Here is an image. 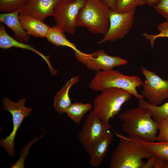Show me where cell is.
<instances>
[{"mask_svg": "<svg viewBox=\"0 0 168 168\" xmlns=\"http://www.w3.org/2000/svg\"><path fill=\"white\" fill-rule=\"evenodd\" d=\"M123 121V130L129 137H136L149 142L156 141L158 123L153 119L150 111L139 106L128 109L119 115Z\"/></svg>", "mask_w": 168, "mask_h": 168, "instance_id": "cell-1", "label": "cell"}, {"mask_svg": "<svg viewBox=\"0 0 168 168\" xmlns=\"http://www.w3.org/2000/svg\"><path fill=\"white\" fill-rule=\"evenodd\" d=\"M115 134L119 142L112 153L109 168H142V159L154 155L122 133Z\"/></svg>", "mask_w": 168, "mask_h": 168, "instance_id": "cell-2", "label": "cell"}, {"mask_svg": "<svg viewBox=\"0 0 168 168\" xmlns=\"http://www.w3.org/2000/svg\"><path fill=\"white\" fill-rule=\"evenodd\" d=\"M143 83L141 79L137 75L127 76L118 70L112 69L97 72L89 87L93 90L100 91L111 87L122 89L138 100L144 98L137 90Z\"/></svg>", "mask_w": 168, "mask_h": 168, "instance_id": "cell-3", "label": "cell"}, {"mask_svg": "<svg viewBox=\"0 0 168 168\" xmlns=\"http://www.w3.org/2000/svg\"><path fill=\"white\" fill-rule=\"evenodd\" d=\"M110 10L100 0H86L78 16L77 27H84L94 34L104 35L109 27Z\"/></svg>", "mask_w": 168, "mask_h": 168, "instance_id": "cell-4", "label": "cell"}, {"mask_svg": "<svg viewBox=\"0 0 168 168\" xmlns=\"http://www.w3.org/2000/svg\"><path fill=\"white\" fill-rule=\"evenodd\" d=\"M94 99L93 111L101 119L105 122L119 113L122 105L128 101L132 95L121 88H106Z\"/></svg>", "mask_w": 168, "mask_h": 168, "instance_id": "cell-5", "label": "cell"}, {"mask_svg": "<svg viewBox=\"0 0 168 168\" xmlns=\"http://www.w3.org/2000/svg\"><path fill=\"white\" fill-rule=\"evenodd\" d=\"M2 101L3 109L9 112L12 116L13 128L8 136L0 139V145L9 156L13 157L14 156V140L17 131L24 119L30 116L32 109L25 106L26 100L24 98L20 99L15 102L5 97Z\"/></svg>", "mask_w": 168, "mask_h": 168, "instance_id": "cell-6", "label": "cell"}, {"mask_svg": "<svg viewBox=\"0 0 168 168\" xmlns=\"http://www.w3.org/2000/svg\"><path fill=\"white\" fill-rule=\"evenodd\" d=\"M93 111L90 112L78 136V140L89 156L93 144L111 128Z\"/></svg>", "mask_w": 168, "mask_h": 168, "instance_id": "cell-7", "label": "cell"}, {"mask_svg": "<svg viewBox=\"0 0 168 168\" xmlns=\"http://www.w3.org/2000/svg\"><path fill=\"white\" fill-rule=\"evenodd\" d=\"M86 0H61L55 7L53 16L56 25L70 35L75 34L77 19Z\"/></svg>", "mask_w": 168, "mask_h": 168, "instance_id": "cell-8", "label": "cell"}, {"mask_svg": "<svg viewBox=\"0 0 168 168\" xmlns=\"http://www.w3.org/2000/svg\"><path fill=\"white\" fill-rule=\"evenodd\" d=\"M140 69L146 78L142 95L151 105H159L168 98V79L161 78L143 66Z\"/></svg>", "mask_w": 168, "mask_h": 168, "instance_id": "cell-9", "label": "cell"}, {"mask_svg": "<svg viewBox=\"0 0 168 168\" xmlns=\"http://www.w3.org/2000/svg\"><path fill=\"white\" fill-rule=\"evenodd\" d=\"M135 13V9L124 13L110 10L109 15V30L97 44L109 41L114 42L124 38L128 34L133 26Z\"/></svg>", "mask_w": 168, "mask_h": 168, "instance_id": "cell-10", "label": "cell"}, {"mask_svg": "<svg viewBox=\"0 0 168 168\" xmlns=\"http://www.w3.org/2000/svg\"><path fill=\"white\" fill-rule=\"evenodd\" d=\"M76 58L89 69L97 71L112 70L115 67L125 65L127 61L120 57L108 55L103 49L90 54L75 53Z\"/></svg>", "mask_w": 168, "mask_h": 168, "instance_id": "cell-11", "label": "cell"}, {"mask_svg": "<svg viewBox=\"0 0 168 168\" xmlns=\"http://www.w3.org/2000/svg\"><path fill=\"white\" fill-rule=\"evenodd\" d=\"M61 0H30L21 9L20 13L43 21L53 16L56 6Z\"/></svg>", "mask_w": 168, "mask_h": 168, "instance_id": "cell-12", "label": "cell"}, {"mask_svg": "<svg viewBox=\"0 0 168 168\" xmlns=\"http://www.w3.org/2000/svg\"><path fill=\"white\" fill-rule=\"evenodd\" d=\"M0 47L4 49L15 47L32 51L39 55L44 60L52 75H56L58 72V71L53 67L50 63L49 60L50 56L44 55L29 44L18 41L13 38L7 33L4 26L2 25L0 26Z\"/></svg>", "mask_w": 168, "mask_h": 168, "instance_id": "cell-13", "label": "cell"}, {"mask_svg": "<svg viewBox=\"0 0 168 168\" xmlns=\"http://www.w3.org/2000/svg\"><path fill=\"white\" fill-rule=\"evenodd\" d=\"M113 139V134L109 130L93 144L89 156L91 166L97 168L101 165Z\"/></svg>", "mask_w": 168, "mask_h": 168, "instance_id": "cell-14", "label": "cell"}, {"mask_svg": "<svg viewBox=\"0 0 168 168\" xmlns=\"http://www.w3.org/2000/svg\"><path fill=\"white\" fill-rule=\"evenodd\" d=\"M21 9L13 12L0 14V21L13 31L14 39L16 40L27 43L29 40L30 35L23 28L19 18Z\"/></svg>", "mask_w": 168, "mask_h": 168, "instance_id": "cell-15", "label": "cell"}, {"mask_svg": "<svg viewBox=\"0 0 168 168\" xmlns=\"http://www.w3.org/2000/svg\"><path fill=\"white\" fill-rule=\"evenodd\" d=\"M19 18L23 29L29 35L40 38L46 37L50 27L32 17L20 13Z\"/></svg>", "mask_w": 168, "mask_h": 168, "instance_id": "cell-16", "label": "cell"}, {"mask_svg": "<svg viewBox=\"0 0 168 168\" xmlns=\"http://www.w3.org/2000/svg\"><path fill=\"white\" fill-rule=\"evenodd\" d=\"M79 77L78 75L72 77L55 95L53 106L57 112L60 114L66 113L72 104L69 95L70 89L73 85L79 82Z\"/></svg>", "mask_w": 168, "mask_h": 168, "instance_id": "cell-17", "label": "cell"}, {"mask_svg": "<svg viewBox=\"0 0 168 168\" xmlns=\"http://www.w3.org/2000/svg\"><path fill=\"white\" fill-rule=\"evenodd\" d=\"M65 32L57 25L50 27L45 38L49 43L57 47H68L72 49L75 53L81 54V51L73 43L69 41L66 36Z\"/></svg>", "mask_w": 168, "mask_h": 168, "instance_id": "cell-18", "label": "cell"}, {"mask_svg": "<svg viewBox=\"0 0 168 168\" xmlns=\"http://www.w3.org/2000/svg\"><path fill=\"white\" fill-rule=\"evenodd\" d=\"M128 137L146 150L168 162V142H149L136 137Z\"/></svg>", "mask_w": 168, "mask_h": 168, "instance_id": "cell-19", "label": "cell"}, {"mask_svg": "<svg viewBox=\"0 0 168 168\" xmlns=\"http://www.w3.org/2000/svg\"><path fill=\"white\" fill-rule=\"evenodd\" d=\"M143 99L138 100L139 106L148 109L156 122L159 123L164 120H168V102L161 105L153 106Z\"/></svg>", "mask_w": 168, "mask_h": 168, "instance_id": "cell-20", "label": "cell"}, {"mask_svg": "<svg viewBox=\"0 0 168 168\" xmlns=\"http://www.w3.org/2000/svg\"><path fill=\"white\" fill-rule=\"evenodd\" d=\"M90 103H83L76 102L72 103L66 113L68 117L76 124H79L85 114L92 108Z\"/></svg>", "mask_w": 168, "mask_h": 168, "instance_id": "cell-21", "label": "cell"}, {"mask_svg": "<svg viewBox=\"0 0 168 168\" xmlns=\"http://www.w3.org/2000/svg\"><path fill=\"white\" fill-rule=\"evenodd\" d=\"M146 4V0H116L115 11L119 12H126Z\"/></svg>", "mask_w": 168, "mask_h": 168, "instance_id": "cell-22", "label": "cell"}, {"mask_svg": "<svg viewBox=\"0 0 168 168\" xmlns=\"http://www.w3.org/2000/svg\"><path fill=\"white\" fill-rule=\"evenodd\" d=\"M30 0H0V11L3 13L21 9Z\"/></svg>", "mask_w": 168, "mask_h": 168, "instance_id": "cell-23", "label": "cell"}, {"mask_svg": "<svg viewBox=\"0 0 168 168\" xmlns=\"http://www.w3.org/2000/svg\"><path fill=\"white\" fill-rule=\"evenodd\" d=\"M157 29L160 33L157 35H154L144 33L142 36L145 39L149 40L152 48L153 49L154 46L155 40L158 38H168V22L166 21L163 22L158 24L157 27Z\"/></svg>", "mask_w": 168, "mask_h": 168, "instance_id": "cell-24", "label": "cell"}, {"mask_svg": "<svg viewBox=\"0 0 168 168\" xmlns=\"http://www.w3.org/2000/svg\"><path fill=\"white\" fill-rule=\"evenodd\" d=\"M159 133L156 141L160 142H168V120H164L158 123Z\"/></svg>", "mask_w": 168, "mask_h": 168, "instance_id": "cell-25", "label": "cell"}, {"mask_svg": "<svg viewBox=\"0 0 168 168\" xmlns=\"http://www.w3.org/2000/svg\"><path fill=\"white\" fill-rule=\"evenodd\" d=\"M154 8L158 13L162 16L168 22V0H159L154 6Z\"/></svg>", "mask_w": 168, "mask_h": 168, "instance_id": "cell-26", "label": "cell"}, {"mask_svg": "<svg viewBox=\"0 0 168 168\" xmlns=\"http://www.w3.org/2000/svg\"><path fill=\"white\" fill-rule=\"evenodd\" d=\"M154 168H168V162L165 159L157 156Z\"/></svg>", "mask_w": 168, "mask_h": 168, "instance_id": "cell-27", "label": "cell"}, {"mask_svg": "<svg viewBox=\"0 0 168 168\" xmlns=\"http://www.w3.org/2000/svg\"><path fill=\"white\" fill-rule=\"evenodd\" d=\"M157 157V156L154 155L152 157L147 160V162H145L142 168H151L154 167Z\"/></svg>", "mask_w": 168, "mask_h": 168, "instance_id": "cell-28", "label": "cell"}, {"mask_svg": "<svg viewBox=\"0 0 168 168\" xmlns=\"http://www.w3.org/2000/svg\"><path fill=\"white\" fill-rule=\"evenodd\" d=\"M111 10L115 11L116 0H100Z\"/></svg>", "mask_w": 168, "mask_h": 168, "instance_id": "cell-29", "label": "cell"}, {"mask_svg": "<svg viewBox=\"0 0 168 168\" xmlns=\"http://www.w3.org/2000/svg\"><path fill=\"white\" fill-rule=\"evenodd\" d=\"M159 0H146V4L149 6H154L156 4Z\"/></svg>", "mask_w": 168, "mask_h": 168, "instance_id": "cell-30", "label": "cell"}, {"mask_svg": "<svg viewBox=\"0 0 168 168\" xmlns=\"http://www.w3.org/2000/svg\"><path fill=\"white\" fill-rule=\"evenodd\" d=\"M65 0V1H71L72 0Z\"/></svg>", "mask_w": 168, "mask_h": 168, "instance_id": "cell-31", "label": "cell"}]
</instances>
